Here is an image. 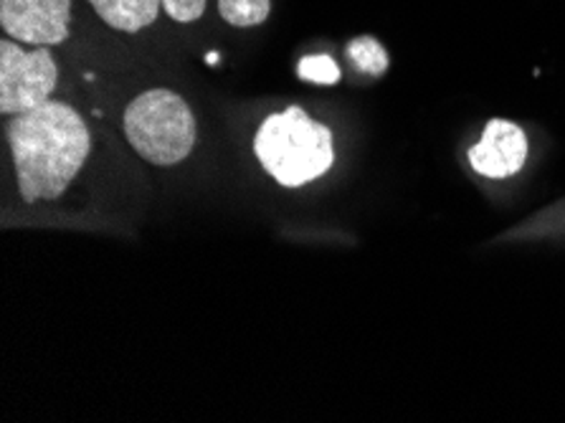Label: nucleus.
<instances>
[{
	"instance_id": "7",
	"label": "nucleus",
	"mask_w": 565,
	"mask_h": 423,
	"mask_svg": "<svg viewBox=\"0 0 565 423\" xmlns=\"http://www.w3.org/2000/svg\"><path fill=\"white\" fill-rule=\"evenodd\" d=\"M94 11L117 31L135 33L158 19L162 0H89Z\"/></svg>"
},
{
	"instance_id": "8",
	"label": "nucleus",
	"mask_w": 565,
	"mask_h": 423,
	"mask_svg": "<svg viewBox=\"0 0 565 423\" xmlns=\"http://www.w3.org/2000/svg\"><path fill=\"white\" fill-rule=\"evenodd\" d=\"M218 13L236 29H249L267 21L269 0H218Z\"/></svg>"
},
{
	"instance_id": "3",
	"label": "nucleus",
	"mask_w": 565,
	"mask_h": 423,
	"mask_svg": "<svg viewBox=\"0 0 565 423\" xmlns=\"http://www.w3.org/2000/svg\"><path fill=\"white\" fill-rule=\"evenodd\" d=\"M125 135L152 166H175L195 145V119L185 99L170 89H150L125 112Z\"/></svg>"
},
{
	"instance_id": "10",
	"label": "nucleus",
	"mask_w": 565,
	"mask_h": 423,
	"mask_svg": "<svg viewBox=\"0 0 565 423\" xmlns=\"http://www.w3.org/2000/svg\"><path fill=\"white\" fill-rule=\"evenodd\" d=\"M297 76H299V80L312 82V84H338L340 82V66L324 54L305 56L297 66Z\"/></svg>"
},
{
	"instance_id": "4",
	"label": "nucleus",
	"mask_w": 565,
	"mask_h": 423,
	"mask_svg": "<svg viewBox=\"0 0 565 423\" xmlns=\"http://www.w3.org/2000/svg\"><path fill=\"white\" fill-rule=\"evenodd\" d=\"M58 68L46 46L23 51L19 43L0 41V112L21 115L49 102L56 89Z\"/></svg>"
},
{
	"instance_id": "1",
	"label": "nucleus",
	"mask_w": 565,
	"mask_h": 423,
	"mask_svg": "<svg viewBox=\"0 0 565 423\" xmlns=\"http://www.w3.org/2000/svg\"><path fill=\"white\" fill-rule=\"evenodd\" d=\"M19 191L25 203L56 201L87 162L89 129L82 115L62 102L21 112L8 123Z\"/></svg>"
},
{
	"instance_id": "6",
	"label": "nucleus",
	"mask_w": 565,
	"mask_h": 423,
	"mask_svg": "<svg viewBox=\"0 0 565 423\" xmlns=\"http://www.w3.org/2000/svg\"><path fill=\"white\" fill-rule=\"evenodd\" d=\"M527 160V137L508 119H492L484 127L482 140L469 150V162L484 178H510L522 170Z\"/></svg>"
},
{
	"instance_id": "2",
	"label": "nucleus",
	"mask_w": 565,
	"mask_h": 423,
	"mask_svg": "<svg viewBox=\"0 0 565 423\" xmlns=\"http://www.w3.org/2000/svg\"><path fill=\"white\" fill-rule=\"evenodd\" d=\"M254 150L264 170L285 188H299L324 176L335 160L330 129L312 123L299 107L271 115L256 133Z\"/></svg>"
},
{
	"instance_id": "9",
	"label": "nucleus",
	"mask_w": 565,
	"mask_h": 423,
	"mask_svg": "<svg viewBox=\"0 0 565 423\" xmlns=\"http://www.w3.org/2000/svg\"><path fill=\"white\" fill-rule=\"evenodd\" d=\"M348 56L355 68H361L365 74L381 76L388 68V54L381 46V41L373 36H358L348 43Z\"/></svg>"
},
{
	"instance_id": "12",
	"label": "nucleus",
	"mask_w": 565,
	"mask_h": 423,
	"mask_svg": "<svg viewBox=\"0 0 565 423\" xmlns=\"http://www.w3.org/2000/svg\"><path fill=\"white\" fill-rule=\"evenodd\" d=\"M218 62V56H216V51H213V54H209V64H216Z\"/></svg>"
},
{
	"instance_id": "11",
	"label": "nucleus",
	"mask_w": 565,
	"mask_h": 423,
	"mask_svg": "<svg viewBox=\"0 0 565 423\" xmlns=\"http://www.w3.org/2000/svg\"><path fill=\"white\" fill-rule=\"evenodd\" d=\"M162 8L173 21L191 23L203 15L205 0H162Z\"/></svg>"
},
{
	"instance_id": "5",
	"label": "nucleus",
	"mask_w": 565,
	"mask_h": 423,
	"mask_svg": "<svg viewBox=\"0 0 565 423\" xmlns=\"http://www.w3.org/2000/svg\"><path fill=\"white\" fill-rule=\"evenodd\" d=\"M72 0H0V25L31 46H56L68 39Z\"/></svg>"
}]
</instances>
